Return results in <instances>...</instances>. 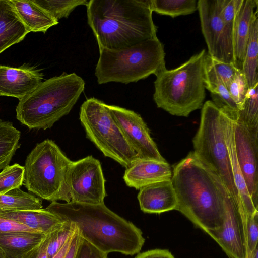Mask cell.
<instances>
[{
  "label": "cell",
  "instance_id": "cell-1",
  "mask_svg": "<svg viewBox=\"0 0 258 258\" xmlns=\"http://www.w3.org/2000/svg\"><path fill=\"white\" fill-rule=\"evenodd\" d=\"M171 180L175 210L207 233L222 226L229 195L219 177L193 151L174 166Z\"/></svg>",
  "mask_w": 258,
  "mask_h": 258
},
{
  "label": "cell",
  "instance_id": "cell-2",
  "mask_svg": "<svg viewBox=\"0 0 258 258\" xmlns=\"http://www.w3.org/2000/svg\"><path fill=\"white\" fill-rule=\"evenodd\" d=\"M46 209L62 220L74 224L81 237L106 253L134 255L140 251L144 244L141 230L104 203L53 202Z\"/></svg>",
  "mask_w": 258,
  "mask_h": 258
},
{
  "label": "cell",
  "instance_id": "cell-3",
  "mask_svg": "<svg viewBox=\"0 0 258 258\" xmlns=\"http://www.w3.org/2000/svg\"><path fill=\"white\" fill-rule=\"evenodd\" d=\"M86 7L99 49L123 48L157 37L150 0H89Z\"/></svg>",
  "mask_w": 258,
  "mask_h": 258
},
{
  "label": "cell",
  "instance_id": "cell-4",
  "mask_svg": "<svg viewBox=\"0 0 258 258\" xmlns=\"http://www.w3.org/2000/svg\"><path fill=\"white\" fill-rule=\"evenodd\" d=\"M84 87V80L75 73L45 80L19 100L16 118L30 130L50 128L70 113Z\"/></svg>",
  "mask_w": 258,
  "mask_h": 258
},
{
  "label": "cell",
  "instance_id": "cell-5",
  "mask_svg": "<svg viewBox=\"0 0 258 258\" xmlns=\"http://www.w3.org/2000/svg\"><path fill=\"white\" fill-rule=\"evenodd\" d=\"M206 54L203 49L178 67L165 69L156 75L153 99L158 108L172 115L188 117L202 107Z\"/></svg>",
  "mask_w": 258,
  "mask_h": 258
},
{
  "label": "cell",
  "instance_id": "cell-6",
  "mask_svg": "<svg viewBox=\"0 0 258 258\" xmlns=\"http://www.w3.org/2000/svg\"><path fill=\"white\" fill-rule=\"evenodd\" d=\"M99 50L95 70L99 84L136 82L166 69L164 45L157 37L123 48Z\"/></svg>",
  "mask_w": 258,
  "mask_h": 258
},
{
  "label": "cell",
  "instance_id": "cell-7",
  "mask_svg": "<svg viewBox=\"0 0 258 258\" xmlns=\"http://www.w3.org/2000/svg\"><path fill=\"white\" fill-rule=\"evenodd\" d=\"M72 162L53 141L46 139L27 155L23 184L42 199L70 202L68 176Z\"/></svg>",
  "mask_w": 258,
  "mask_h": 258
},
{
  "label": "cell",
  "instance_id": "cell-8",
  "mask_svg": "<svg viewBox=\"0 0 258 258\" xmlns=\"http://www.w3.org/2000/svg\"><path fill=\"white\" fill-rule=\"evenodd\" d=\"M224 116L212 101L203 104L199 126L192 139L193 152L219 177L233 201L244 210L232 173L223 127Z\"/></svg>",
  "mask_w": 258,
  "mask_h": 258
},
{
  "label": "cell",
  "instance_id": "cell-9",
  "mask_svg": "<svg viewBox=\"0 0 258 258\" xmlns=\"http://www.w3.org/2000/svg\"><path fill=\"white\" fill-rule=\"evenodd\" d=\"M79 118L87 137L105 156L125 168L140 158L102 101L93 97L86 100L80 107Z\"/></svg>",
  "mask_w": 258,
  "mask_h": 258
},
{
  "label": "cell",
  "instance_id": "cell-10",
  "mask_svg": "<svg viewBox=\"0 0 258 258\" xmlns=\"http://www.w3.org/2000/svg\"><path fill=\"white\" fill-rule=\"evenodd\" d=\"M101 164L92 156L73 161L70 167L68 184L71 201L103 204L106 193Z\"/></svg>",
  "mask_w": 258,
  "mask_h": 258
},
{
  "label": "cell",
  "instance_id": "cell-11",
  "mask_svg": "<svg viewBox=\"0 0 258 258\" xmlns=\"http://www.w3.org/2000/svg\"><path fill=\"white\" fill-rule=\"evenodd\" d=\"M220 10V0L198 1L197 10L207 54L213 59L233 63L232 42L225 29Z\"/></svg>",
  "mask_w": 258,
  "mask_h": 258
},
{
  "label": "cell",
  "instance_id": "cell-12",
  "mask_svg": "<svg viewBox=\"0 0 258 258\" xmlns=\"http://www.w3.org/2000/svg\"><path fill=\"white\" fill-rule=\"evenodd\" d=\"M107 106L126 141L140 158L166 161L139 114L116 105Z\"/></svg>",
  "mask_w": 258,
  "mask_h": 258
},
{
  "label": "cell",
  "instance_id": "cell-13",
  "mask_svg": "<svg viewBox=\"0 0 258 258\" xmlns=\"http://www.w3.org/2000/svg\"><path fill=\"white\" fill-rule=\"evenodd\" d=\"M245 218L244 211L228 196L226 200V212L222 226L207 233L229 258H247Z\"/></svg>",
  "mask_w": 258,
  "mask_h": 258
},
{
  "label": "cell",
  "instance_id": "cell-14",
  "mask_svg": "<svg viewBox=\"0 0 258 258\" xmlns=\"http://www.w3.org/2000/svg\"><path fill=\"white\" fill-rule=\"evenodd\" d=\"M236 155L248 192L258 208V128H251L235 120Z\"/></svg>",
  "mask_w": 258,
  "mask_h": 258
},
{
  "label": "cell",
  "instance_id": "cell-15",
  "mask_svg": "<svg viewBox=\"0 0 258 258\" xmlns=\"http://www.w3.org/2000/svg\"><path fill=\"white\" fill-rule=\"evenodd\" d=\"M43 78L40 70L28 65L18 68L0 65V96L20 100L35 89Z\"/></svg>",
  "mask_w": 258,
  "mask_h": 258
},
{
  "label": "cell",
  "instance_id": "cell-16",
  "mask_svg": "<svg viewBox=\"0 0 258 258\" xmlns=\"http://www.w3.org/2000/svg\"><path fill=\"white\" fill-rule=\"evenodd\" d=\"M172 170L166 161L139 158L125 170L126 185L136 189L156 182L171 180Z\"/></svg>",
  "mask_w": 258,
  "mask_h": 258
},
{
  "label": "cell",
  "instance_id": "cell-17",
  "mask_svg": "<svg viewBox=\"0 0 258 258\" xmlns=\"http://www.w3.org/2000/svg\"><path fill=\"white\" fill-rule=\"evenodd\" d=\"M257 0H239L232 34L233 63L242 72L253 18L257 13Z\"/></svg>",
  "mask_w": 258,
  "mask_h": 258
},
{
  "label": "cell",
  "instance_id": "cell-18",
  "mask_svg": "<svg viewBox=\"0 0 258 258\" xmlns=\"http://www.w3.org/2000/svg\"><path fill=\"white\" fill-rule=\"evenodd\" d=\"M144 213L160 214L176 209L177 200L171 180L156 182L139 190L137 196Z\"/></svg>",
  "mask_w": 258,
  "mask_h": 258
},
{
  "label": "cell",
  "instance_id": "cell-19",
  "mask_svg": "<svg viewBox=\"0 0 258 258\" xmlns=\"http://www.w3.org/2000/svg\"><path fill=\"white\" fill-rule=\"evenodd\" d=\"M234 127L235 120L224 113L223 127L225 138L228 150L235 185L238 191L245 215L250 216L257 212L258 210L248 192L237 159L234 143Z\"/></svg>",
  "mask_w": 258,
  "mask_h": 258
},
{
  "label": "cell",
  "instance_id": "cell-20",
  "mask_svg": "<svg viewBox=\"0 0 258 258\" xmlns=\"http://www.w3.org/2000/svg\"><path fill=\"white\" fill-rule=\"evenodd\" d=\"M0 217L22 224L34 231L48 234L64 221L45 209L25 210H0Z\"/></svg>",
  "mask_w": 258,
  "mask_h": 258
},
{
  "label": "cell",
  "instance_id": "cell-21",
  "mask_svg": "<svg viewBox=\"0 0 258 258\" xmlns=\"http://www.w3.org/2000/svg\"><path fill=\"white\" fill-rule=\"evenodd\" d=\"M29 32L11 0H0V53L21 42Z\"/></svg>",
  "mask_w": 258,
  "mask_h": 258
},
{
  "label": "cell",
  "instance_id": "cell-22",
  "mask_svg": "<svg viewBox=\"0 0 258 258\" xmlns=\"http://www.w3.org/2000/svg\"><path fill=\"white\" fill-rule=\"evenodd\" d=\"M204 72L205 88L210 92L212 101L224 113L236 120L238 108L231 98L227 87L213 69L207 53L205 58Z\"/></svg>",
  "mask_w": 258,
  "mask_h": 258
},
{
  "label": "cell",
  "instance_id": "cell-23",
  "mask_svg": "<svg viewBox=\"0 0 258 258\" xmlns=\"http://www.w3.org/2000/svg\"><path fill=\"white\" fill-rule=\"evenodd\" d=\"M47 235L27 231L1 233L0 249L5 258H22L41 243Z\"/></svg>",
  "mask_w": 258,
  "mask_h": 258
},
{
  "label": "cell",
  "instance_id": "cell-24",
  "mask_svg": "<svg viewBox=\"0 0 258 258\" xmlns=\"http://www.w3.org/2000/svg\"><path fill=\"white\" fill-rule=\"evenodd\" d=\"M11 1L19 18L30 32L45 33L51 27L58 24V21L33 1Z\"/></svg>",
  "mask_w": 258,
  "mask_h": 258
},
{
  "label": "cell",
  "instance_id": "cell-25",
  "mask_svg": "<svg viewBox=\"0 0 258 258\" xmlns=\"http://www.w3.org/2000/svg\"><path fill=\"white\" fill-rule=\"evenodd\" d=\"M257 13L252 21L244 55L242 73L249 88L258 84V18Z\"/></svg>",
  "mask_w": 258,
  "mask_h": 258
},
{
  "label": "cell",
  "instance_id": "cell-26",
  "mask_svg": "<svg viewBox=\"0 0 258 258\" xmlns=\"http://www.w3.org/2000/svg\"><path fill=\"white\" fill-rule=\"evenodd\" d=\"M21 132L9 121L0 119V170L9 165L20 147Z\"/></svg>",
  "mask_w": 258,
  "mask_h": 258
},
{
  "label": "cell",
  "instance_id": "cell-27",
  "mask_svg": "<svg viewBox=\"0 0 258 258\" xmlns=\"http://www.w3.org/2000/svg\"><path fill=\"white\" fill-rule=\"evenodd\" d=\"M42 200L20 188L0 195V210H25L42 209Z\"/></svg>",
  "mask_w": 258,
  "mask_h": 258
},
{
  "label": "cell",
  "instance_id": "cell-28",
  "mask_svg": "<svg viewBox=\"0 0 258 258\" xmlns=\"http://www.w3.org/2000/svg\"><path fill=\"white\" fill-rule=\"evenodd\" d=\"M196 0H150L152 12L175 18L194 13L197 10Z\"/></svg>",
  "mask_w": 258,
  "mask_h": 258
},
{
  "label": "cell",
  "instance_id": "cell-29",
  "mask_svg": "<svg viewBox=\"0 0 258 258\" xmlns=\"http://www.w3.org/2000/svg\"><path fill=\"white\" fill-rule=\"evenodd\" d=\"M236 121L251 128H258V84L249 88L242 108Z\"/></svg>",
  "mask_w": 258,
  "mask_h": 258
},
{
  "label": "cell",
  "instance_id": "cell-30",
  "mask_svg": "<svg viewBox=\"0 0 258 258\" xmlns=\"http://www.w3.org/2000/svg\"><path fill=\"white\" fill-rule=\"evenodd\" d=\"M34 3L48 13L55 20L68 18L78 6H87V0H32Z\"/></svg>",
  "mask_w": 258,
  "mask_h": 258
},
{
  "label": "cell",
  "instance_id": "cell-31",
  "mask_svg": "<svg viewBox=\"0 0 258 258\" xmlns=\"http://www.w3.org/2000/svg\"><path fill=\"white\" fill-rule=\"evenodd\" d=\"M77 228L72 222H64L49 234L47 258H52L75 234Z\"/></svg>",
  "mask_w": 258,
  "mask_h": 258
},
{
  "label": "cell",
  "instance_id": "cell-32",
  "mask_svg": "<svg viewBox=\"0 0 258 258\" xmlns=\"http://www.w3.org/2000/svg\"><path fill=\"white\" fill-rule=\"evenodd\" d=\"M24 168L15 163L4 168L0 172V195L17 188L23 183Z\"/></svg>",
  "mask_w": 258,
  "mask_h": 258
},
{
  "label": "cell",
  "instance_id": "cell-33",
  "mask_svg": "<svg viewBox=\"0 0 258 258\" xmlns=\"http://www.w3.org/2000/svg\"><path fill=\"white\" fill-rule=\"evenodd\" d=\"M227 88L231 98L238 110H240L244 103L249 89L246 80L241 71L237 70Z\"/></svg>",
  "mask_w": 258,
  "mask_h": 258
},
{
  "label": "cell",
  "instance_id": "cell-34",
  "mask_svg": "<svg viewBox=\"0 0 258 258\" xmlns=\"http://www.w3.org/2000/svg\"><path fill=\"white\" fill-rule=\"evenodd\" d=\"M239 0H220V13L227 34L232 42V34Z\"/></svg>",
  "mask_w": 258,
  "mask_h": 258
},
{
  "label": "cell",
  "instance_id": "cell-35",
  "mask_svg": "<svg viewBox=\"0 0 258 258\" xmlns=\"http://www.w3.org/2000/svg\"><path fill=\"white\" fill-rule=\"evenodd\" d=\"M258 211L250 216H246L245 226L247 255L257 246Z\"/></svg>",
  "mask_w": 258,
  "mask_h": 258
},
{
  "label": "cell",
  "instance_id": "cell-36",
  "mask_svg": "<svg viewBox=\"0 0 258 258\" xmlns=\"http://www.w3.org/2000/svg\"><path fill=\"white\" fill-rule=\"evenodd\" d=\"M210 60L211 66L216 74L228 87L238 70L235 68L232 63H226L218 61L213 59L210 57Z\"/></svg>",
  "mask_w": 258,
  "mask_h": 258
},
{
  "label": "cell",
  "instance_id": "cell-37",
  "mask_svg": "<svg viewBox=\"0 0 258 258\" xmlns=\"http://www.w3.org/2000/svg\"><path fill=\"white\" fill-rule=\"evenodd\" d=\"M74 258H108L106 253L80 236Z\"/></svg>",
  "mask_w": 258,
  "mask_h": 258
},
{
  "label": "cell",
  "instance_id": "cell-38",
  "mask_svg": "<svg viewBox=\"0 0 258 258\" xmlns=\"http://www.w3.org/2000/svg\"><path fill=\"white\" fill-rule=\"evenodd\" d=\"M20 231L37 232L22 224L0 217V234Z\"/></svg>",
  "mask_w": 258,
  "mask_h": 258
},
{
  "label": "cell",
  "instance_id": "cell-39",
  "mask_svg": "<svg viewBox=\"0 0 258 258\" xmlns=\"http://www.w3.org/2000/svg\"><path fill=\"white\" fill-rule=\"evenodd\" d=\"M49 234L41 243L24 255L22 258H47Z\"/></svg>",
  "mask_w": 258,
  "mask_h": 258
},
{
  "label": "cell",
  "instance_id": "cell-40",
  "mask_svg": "<svg viewBox=\"0 0 258 258\" xmlns=\"http://www.w3.org/2000/svg\"><path fill=\"white\" fill-rule=\"evenodd\" d=\"M135 258H174L167 249H155L138 253Z\"/></svg>",
  "mask_w": 258,
  "mask_h": 258
},
{
  "label": "cell",
  "instance_id": "cell-41",
  "mask_svg": "<svg viewBox=\"0 0 258 258\" xmlns=\"http://www.w3.org/2000/svg\"><path fill=\"white\" fill-rule=\"evenodd\" d=\"M80 236L79 235L77 229L74 234L70 246L64 258H74L76 250L78 246Z\"/></svg>",
  "mask_w": 258,
  "mask_h": 258
},
{
  "label": "cell",
  "instance_id": "cell-42",
  "mask_svg": "<svg viewBox=\"0 0 258 258\" xmlns=\"http://www.w3.org/2000/svg\"><path fill=\"white\" fill-rule=\"evenodd\" d=\"M74 235L68 240V241L60 248L58 252L52 258H64L71 243Z\"/></svg>",
  "mask_w": 258,
  "mask_h": 258
},
{
  "label": "cell",
  "instance_id": "cell-43",
  "mask_svg": "<svg viewBox=\"0 0 258 258\" xmlns=\"http://www.w3.org/2000/svg\"><path fill=\"white\" fill-rule=\"evenodd\" d=\"M258 249L257 246L255 248V249L247 255V258H258Z\"/></svg>",
  "mask_w": 258,
  "mask_h": 258
},
{
  "label": "cell",
  "instance_id": "cell-44",
  "mask_svg": "<svg viewBox=\"0 0 258 258\" xmlns=\"http://www.w3.org/2000/svg\"><path fill=\"white\" fill-rule=\"evenodd\" d=\"M0 258H5L4 255L2 251L0 249Z\"/></svg>",
  "mask_w": 258,
  "mask_h": 258
}]
</instances>
